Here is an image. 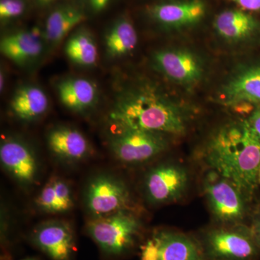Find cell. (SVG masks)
I'll list each match as a JSON object with an SVG mask.
<instances>
[{
	"mask_svg": "<svg viewBox=\"0 0 260 260\" xmlns=\"http://www.w3.org/2000/svg\"><path fill=\"white\" fill-rule=\"evenodd\" d=\"M207 169L239 186L253 200L260 168V140L249 121H234L220 127L202 153Z\"/></svg>",
	"mask_w": 260,
	"mask_h": 260,
	"instance_id": "cell-1",
	"label": "cell"
},
{
	"mask_svg": "<svg viewBox=\"0 0 260 260\" xmlns=\"http://www.w3.org/2000/svg\"><path fill=\"white\" fill-rule=\"evenodd\" d=\"M109 118L119 129L174 135L184 134L189 121L184 110L148 84L118 92Z\"/></svg>",
	"mask_w": 260,
	"mask_h": 260,
	"instance_id": "cell-2",
	"label": "cell"
},
{
	"mask_svg": "<svg viewBox=\"0 0 260 260\" xmlns=\"http://www.w3.org/2000/svg\"><path fill=\"white\" fill-rule=\"evenodd\" d=\"M205 260H258L260 247L249 225L216 224L195 236Z\"/></svg>",
	"mask_w": 260,
	"mask_h": 260,
	"instance_id": "cell-3",
	"label": "cell"
},
{
	"mask_svg": "<svg viewBox=\"0 0 260 260\" xmlns=\"http://www.w3.org/2000/svg\"><path fill=\"white\" fill-rule=\"evenodd\" d=\"M202 191L214 223H246L252 200L232 181L206 169Z\"/></svg>",
	"mask_w": 260,
	"mask_h": 260,
	"instance_id": "cell-4",
	"label": "cell"
},
{
	"mask_svg": "<svg viewBox=\"0 0 260 260\" xmlns=\"http://www.w3.org/2000/svg\"><path fill=\"white\" fill-rule=\"evenodd\" d=\"M141 222L133 210H124L107 216L92 218L86 231L107 255L119 256L131 250L141 231Z\"/></svg>",
	"mask_w": 260,
	"mask_h": 260,
	"instance_id": "cell-5",
	"label": "cell"
},
{
	"mask_svg": "<svg viewBox=\"0 0 260 260\" xmlns=\"http://www.w3.org/2000/svg\"><path fill=\"white\" fill-rule=\"evenodd\" d=\"M169 146L166 135L155 132L122 128L113 135L109 148L123 164H144L165 152Z\"/></svg>",
	"mask_w": 260,
	"mask_h": 260,
	"instance_id": "cell-6",
	"label": "cell"
},
{
	"mask_svg": "<svg viewBox=\"0 0 260 260\" xmlns=\"http://www.w3.org/2000/svg\"><path fill=\"white\" fill-rule=\"evenodd\" d=\"M187 169L179 162H162L145 174L143 191L145 198L154 205L171 204L180 200L189 188Z\"/></svg>",
	"mask_w": 260,
	"mask_h": 260,
	"instance_id": "cell-7",
	"label": "cell"
},
{
	"mask_svg": "<svg viewBox=\"0 0 260 260\" xmlns=\"http://www.w3.org/2000/svg\"><path fill=\"white\" fill-rule=\"evenodd\" d=\"M139 260H205L195 236L159 229L140 246Z\"/></svg>",
	"mask_w": 260,
	"mask_h": 260,
	"instance_id": "cell-8",
	"label": "cell"
},
{
	"mask_svg": "<svg viewBox=\"0 0 260 260\" xmlns=\"http://www.w3.org/2000/svg\"><path fill=\"white\" fill-rule=\"evenodd\" d=\"M85 204L92 218L133 210L127 186L119 178L109 174H99L89 181L85 189Z\"/></svg>",
	"mask_w": 260,
	"mask_h": 260,
	"instance_id": "cell-9",
	"label": "cell"
},
{
	"mask_svg": "<svg viewBox=\"0 0 260 260\" xmlns=\"http://www.w3.org/2000/svg\"><path fill=\"white\" fill-rule=\"evenodd\" d=\"M0 161L5 170L20 185L31 186L37 181L39 169L37 155L25 140L16 137L3 138Z\"/></svg>",
	"mask_w": 260,
	"mask_h": 260,
	"instance_id": "cell-10",
	"label": "cell"
},
{
	"mask_svg": "<svg viewBox=\"0 0 260 260\" xmlns=\"http://www.w3.org/2000/svg\"><path fill=\"white\" fill-rule=\"evenodd\" d=\"M151 59L154 69L181 85L196 83L203 75L198 56L184 49H160L153 53Z\"/></svg>",
	"mask_w": 260,
	"mask_h": 260,
	"instance_id": "cell-11",
	"label": "cell"
},
{
	"mask_svg": "<svg viewBox=\"0 0 260 260\" xmlns=\"http://www.w3.org/2000/svg\"><path fill=\"white\" fill-rule=\"evenodd\" d=\"M34 244L52 260H71L75 242L73 229L61 220H50L38 225L32 234Z\"/></svg>",
	"mask_w": 260,
	"mask_h": 260,
	"instance_id": "cell-12",
	"label": "cell"
},
{
	"mask_svg": "<svg viewBox=\"0 0 260 260\" xmlns=\"http://www.w3.org/2000/svg\"><path fill=\"white\" fill-rule=\"evenodd\" d=\"M45 44L43 32L39 29L21 30L2 38L0 51L15 64L27 67L42 57Z\"/></svg>",
	"mask_w": 260,
	"mask_h": 260,
	"instance_id": "cell-13",
	"label": "cell"
},
{
	"mask_svg": "<svg viewBox=\"0 0 260 260\" xmlns=\"http://www.w3.org/2000/svg\"><path fill=\"white\" fill-rule=\"evenodd\" d=\"M61 104L68 110L84 113L93 109L99 100V90L92 80L80 77H66L56 83Z\"/></svg>",
	"mask_w": 260,
	"mask_h": 260,
	"instance_id": "cell-14",
	"label": "cell"
},
{
	"mask_svg": "<svg viewBox=\"0 0 260 260\" xmlns=\"http://www.w3.org/2000/svg\"><path fill=\"white\" fill-rule=\"evenodd\" d=\"M206 8L201 0L162 3L153 5L150 15L156 23L167 28L194 25L205 16Z\"/></svg>",
	"mask_w": 260,
	"mask_h": 260,
	"instance_id": "cell-15",
	"label": "cell"
},
{
	"mask_svg": "<svg viewBox=\"0 0 260 260\" xmlns=\"http://www.w3.org/2000/svg\"><path fill=\"white\" fill-rule=\"evenodd\" d=\"M47 145L51 153L67 161H79L90 155V143L79 130L59 125L51 128L47 135Z\"/></svg>",
	"mask_w": 260,
	"mask_h": 260,
	"instance_id": "cell-16",
	"label": "cell"
},
{
	"mask_svg": "<svg viewBox=\"0 0 260 260\" xmlns=\"http://www.w3.org/2000/svg\"><path fill=\"white\" fill-rule=\"evenodd\" d=\"M222 101L225 105L260 104V67L246 68L224 85Z\"/></svg>",
	"mask_w": 260,
	"mask_h": 260,
	"instance_id": "cell-17",
	"label": "cell"
},
{
	"mask_svg": "<svg viewBox=\"0 0 260 260\" xmlns=\"http://www.w3.org/2000/svg\"><path fill=\"white\" fill-rule=\"evenodd\" d=\"M86 18L85 10L74 5L57 7L47 17L43 36L46 44L55 47Z\"/></svg>",
	"mask_w": 260,
	"mask_h": 260,
	"instance_id": "cell-18",
	"label": "cell"
},
{
	"mask_svg": "<svg viewBox=\"0 0 260 260\" xmlns=\"http://www.w3.org/2000/svg\"><path fill=\"white\" fill-rule=\"evenodd\" d=\"M49 100L47 93L34 84H23L15 90L10 100V110L24 121L37 120L47 112Z\"/></svg>",
	"mask_w": 260,
	"mask_h": 260,
	"instance_id": "cell-19",
	"label": "cell"
},
{
	"mask_svg": "<svg viewBox=\"0 0 260 260\" xmlns=\"http://www.w3.org/2000/svg\"><path fill=\"white\" fill-rule=\"evenodd\" d=\"M138 42V34L131 20L124 15L119 17L104 34L106 56L109 59L124 57L134 50Z\"/></svg>",
	"mask_w": 260,
	"mask_h": 260,
	"instance_id": "cell-20",
	"label": "cell"
},
{
	"mask_svg": "<svg viewBox=\"0 0 260 260\" xmlns=\"http://www.w3.org/2000/svg\"><path fill=\"white\" fill-rule=\"evenodd\" d=\"M64 51L72 63L83 68L95 66L99 59L95 38L83 26L78 27L70 34L64 44Z\"/></svg>",
	"mask_w": 260,
	"mask_h": 260,
	"instance_id": "cell-21",
	"label": "cell"
},
{
	"mask_svg": "<svg viewBox=\"0 0 260 260\" xmlns=\"http://www.w3.org/2000/svg\"><path fill=\"white\" fill-rule=\"evenodd\" d=\"M73 194L70 186L59 178L48 181L36 199L37 208L49 213L69 211L73 207Z\"/></svg>",
	"mask_w": 260,
	"mask_h": 260,
	"instance_id": "cell-22",
	"label": "cell"
},
{
	"mask_svg": "<svg viewBox=\"0 0 260 260\" xmlns=\"http://www.w3.org/2000/svg\"><path fill=\"white\" fill-rule=\"evenodd\" d=\"M214 25L224 39L237 42L249 37L256 24L254 18L244 12L226 10L217 16Z\"/></svg>",
	"mask_w": 260,
	"mask_h": 260,
	"instance_id": "cell-23",
	"label": "cell"
},
{
	"mask_svg": "<svg viewBox=\"0 0 260 260\" xmlns=\"http://www.w3.org/2000/svg\"><path fill=\"white\" fill-rule=\"evenodd\" d=\"M26 10L25 0H0V20L2 23L20 18Z\"/></svg>",
	"mask_w": 260,
	"mask_h": 260,
	"instance_id": "cell-24",
	"label": "cell"
},
{
	"mask_svg": "<svg viewBox=\"0 0 260 260\" xmlns=\"http://www.w3.org/2000/svg\"><path fill=\"white\" fill-rule=\"evenodd\" d=\"M112 0H83L85 11L90 14H101L107 9Z\"/></svg>",
	"mask_w": 260,
	"mask_h": 260,
	"instance_id": "cell-25",
	"label": "cell"
},
{
	"mask_svg": "<svg viewBox=\"0 0 260 260\" xmlns=\"http://www.w3.org/2000/svg\"><path fill=\"white\" fill-rule=\"evenodd\" d=\"M249 227L260 247V205H258L257 208L253 213Z\"/></svg>",
	"mask_w": 260,
	"mask_h": 260,
	"instance_id": "cell-26",
	"label": "cell"
},
{
	"mask_svg": "<svg viewBox=\"0 0 260 260\" xmlns=\"http://www.w3.org/2000/svg\"><path fill=\"white\" fill-rule=\"evenodd\" d=\"M242 9L249 11L260 10V0H234Z\"/></svg>",
	"mask_w": 260,
	"mask_h": 260,
	"instance_id": "cell-27",
	"label": "cell"
},
{
	"mask_svg": "<svg viewBox=\"0 0 260 260\" xmlns=\"http://www.w3.org/2000/svg\"><path fill=\"white\" fill-rule=\"evenodd\" d=\"M248 121L260 140V106L253 112Z\"/></svg>",
	"mask_w": 260,
	"mask_h": 260,
	"instance_id": "cell-28",
	"label": "cell"
},
{
	"mask_svg": "<svg viewBox=\"0 0 260 260\" xmlns=\"http://www.w3.org/2000/svg\"><path fill=\"white\" fill-rule=\"evenodd\" d=\"M5 83H6V72L4 68L2 67L1 71H0V91L3 93L5 88Z\"/></svg>",
	"mask_w": 260,
	"mask_h": 260,
	"instance_id": "cell-29",
	"label": "cell"
},
{
	"mask_svg": "<svg viewBox=\"0 0 260 260\" xmlns=\"http://www.w3.org/2000/svg\"><path fill=\"white\" fill-rule=\"evenodd\" d=\"M34 3L37 4V6L44 7L48 6V5H51V3L55 2L56 0H34Z\"/></svg>",
	"mask_w": 260,
	"mask_h": 260,
	"instance_id": "cell-30",
	"label": "cell"
},
{
	"mask_svg": "<svg viewBox=\"0 0 260 260\" xmlns=\"http://www.w3.org/2000/svg\"><path fill=\"white\" fill-rule=\"evenodd\" d=\"M258 181H259V184H260V168H259V174H258Z\"/></svg>",
	"mask_w": 260,
	"mask_h": 260,
	"instance_id": "cell-31",
	"label": "cell"
},
{
	"mask_svg": "<svg viewBox=\"0 0 260 260\" xmlns=\"http://www.w3.org/2000/svg\"><path fill=\"white\" fill-rule=\"evenodd\" d=\"M23 260H37L36 259H34V258H27V259H23Z\"/></svg>",
	"mask_w": 260,
	"mask_h": 260,
	"instance_id": "cell-32",
	"label": "cell"
}]
</instances>
